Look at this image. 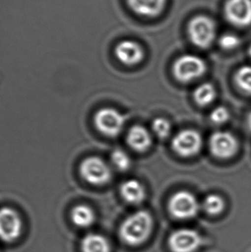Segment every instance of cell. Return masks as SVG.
Segmentation results:
<instances>
[{
	"instance_id": "cell-19",
	"label": "cell",
	"mask_w": 251,
	"mask_h": 252,
	"mask_svg": "<svg viewBox=\"0 0 251 252\" xmlns=\"http://www.w3.org/2000/svg\"><path fill=\"white\" fill-rule=\"evenodd\" d=\"M203 208L208 215H220L224 210V200L218 194H208L204 200Z\"/></svg>"
},
{
	"instance_id": "cell-26",
	"label": "cell",
	"mask_w": 251,
	"mask_h": 252,
	"mask_svg": "<svg viewBox=\"0 0 251 252\" xmlns=\"http://www.w3.org/2000/svg\"><path fill=\"white\" fill-rule=\"evenodd\" d=\"M249 53H250V55L251 56V46L250 47V49H249Z\"/></svg>"
},
{
	"instance_id": "cell-18",
	"label": "cell",
	"mask_w": 251,
	"mask_h": 252,
	"mask_svg": "<svg viewBox=\"0 0 251 252\" xmlns=\"http://www.w3.org/2000/svg\"><path fill=\"white\" fill-rule=\"evenodd\" d=\"M217 92L213 85L205 83L198 86L193 92V98L198 105L207 106L214 102L216 98Z\"/></svg>"
},
{
	"instance_id": "cell-4",
	"label": "cell",
	"mask_w": 251,
	"mask_h": 252,
	"mask_svg": "<svg viewBox=\"0 0 251 252\" xmlns=\"http://www.w3.org/2000/svg\"><path fill=\"white\" fill-rule=\"evenodd\" d=\"M207 69L206 63L196 55H186L177 60L173 66L174 75L180 82L188 83L199 79Z\"/></svg>"
},
{
	"instance_id": "cell-23",
	"label": "cell",
	"mask_w": 251,
	"mask_h": 252,
	"mask_svg": "<svg viewBox=\"0 0 251 252\" xmlns=\"http://www.w3.org/2000/svg\"><path fill=\"white\" fill-rule=\"evenodd\" d=\"M211 121L215 124H223L227 122L230 118V113L228 109L224 107L220 106L217 107L212 111L210 115Z\"/></svg>"
},
{
	"instance_id": "cell-16",
	"label": "cell",
	"mask_w": 251,
	"mask_h": 252,
	"mask_svg": "<svg viewBox=\"0 0 251 252\" xmlns=\"http://www.w3.org/2000/svg\"><path fill=\"white\" fill-rule=\"evenodd\" d=\"M81 248L83 252H111L108 240L99 234H89L85 237Z\"/></svg>"
},
{
	"instance_id": "cell-5",
	"label": "cell",
	"mask_w": 251,
	"mask_h": 252,
	"mask_svg": "<svg viewBox=\"0 0 251 252\" xmlns=\"http://www.w3.org/2000/svg\"><path fill=\"white\" fill-rule=\"evenodd\" d=\"M95 126L105 136L116 137L122 133L125 125V117L112 108H104L95 113Z\"/></svg>"
},
{
	"instance_id": "cell-15",
	"label": "cell",
	"mask_w": 251,
	"mask_h": 252,
	"mask_svg": "<svg viewBox=\"0 0 251 252\" xmlns=\"http://www.w3.org/2000/svg\"><path fill=\"white\" fill-rule=\"evenodd\" d=\"M127 143L131 148L137 152H145L152 144L149 132L142 126H133L129 130Z\"/></svg>"
},
{
	"instance_id": "cell-12",
	"label": "cell",
	"mask_w": 251,
	"mask_h": 252,
	"mask_svg": "<svg viewBox=\"0 0 251 252\" xmlns=\"http://www.w3.org/2000/svg\"><path fill=\"white\" fill-rule=\"evenodd\" d=\"M116 57L125 65H132L141 62L144 51L141 46L133 41H123L116 46Z\"/></svg>"
},
{
	"instance_id": "cell-3",
	"label": "cell",
	"mask_w": 251,
	"mask_h": 252,
	"mask_svg": "<svg viewBox=\"0 0 251 252\" xmlns=\"http://www.w3.org/2000/svg\"><path fill=\"white\" fill-rule=\"evenodd\" d=\"M79 171L85 181L95 186L108 184L112 177L110 167L98 157H89L84 159L79 166Z\"/></svg>"
},
{
	"instance_id": "cell-20",
	"label": "cell",
	"mask_w": 251,
	"mask_h": 252,
	"mask_svg": "<svg viewBox=\"0 0 251 252\" xmlns=\"http://www.w3.org/2000/svg\"><path fill=\"white\" fill-rule=\"evenodd\" d=\"M235 80L242 91L251 94V65H245L238 69Z\"/></svg>"
},
{
	"instance_id": "cell-22",
	"label": "cell",
	"mask_w": 251,
	"mask_h": 252,
	"mask_svg": "<svg viewBox=\"0 0 251 252\" xmlns=\"http://www.w3.org/2000/svg\"><path fill=\"white\" fill-rule=\"evenodd\" d=\"M153 132L160 139H164L170 135L171 131L170 123L164 118H156L152 124Z\"/></svg>"
},
{
	"instance_id": "cell-9",
	"label": "cell",
	"mask_w": 251,
	"mask_h": 252,
	"mask_svg": "<svg viewBox=\"0 0 251 252\" xmlns=\"http://www.w3.org/2000/svg\"><path fill=\"white\" fill-rule=\"evenodd\" d=\"M22 220L14 209L0 208V239L13 242L22 232Z\"/></svg>"
},
{
	"instance_id": "cell-13",
	"label": "cell",
	"mask_w": 251,
	"mask_h": 252,
	"mask_svg": "<svg viewBox=\"0 0 251 252\" xmlns=\"http://www.w3.org/2000/svg\"><path fill=\"white\" fill-rule=\"evenodd\" d=\"M129 6L134 12L144 17H156L166 4V0H127Z\"/></svg>"
},
{
	"instance_id": "cell-24",
	"label": "cell",
	"mask_w": 251,
	"mask_h": 252,
	"mask_svg": "<svg viewBox=\"0 0 251 252\" xmlns=\"http://www.w3.org/2000/svg\"><path fill=\"white\" fill-rule=\"evenodd\" d=\"M240 44L239 38L234 34H223L220 39V45L222 48L225 50H231L238 47Z\"/></svg>"
},
{
	"instance_id": "cell-6",
	"label": "cell",
	"mask_w": 251,
	"mask_h": 252,
	"mask_svg": "<svg viewBox=\"0 0 251 252\" xmlns=\"http://www.w3.org/2000/svg\"><path fill=\"white\" fill-rule=\"evenodd\" d=\"M200 205L196 198L188 191H179L169 201V211L179 220L192 219L198 214Z\"/></svg>"
},
{
	"instance_id": "cell-21",
	"label": "cell",
	"mask_w": 251,
	"mask_h": 252,
	"mask_svg": "<svg viewBox=\"0 0 251 252\" xmlns=\"http://www.w3.org/2000/svg\"><path fill=\"white\" fill-rule=\"evenodd\" d=\"M111 161H112L114 166L117 170H128L131 166V158L128 154L121 149H116L111 154Z\"/></svg>"
},
{
	"instance_id": "cell-17",
	"label": "cell",
	"mask_w": 251,
	"mask_h": 252,
	"mask_svg": "<svg viewBox=\"0 0 251 252\" xmlns=\"http://www.w3.org/2000/svg\"><path fill=\"white\" fill-rule=\"evenodd\" d=\"M71 218L75 225L79 227H88L95 220V214L88 206L78 205L72 209Z\"/></svg>"
},
{
	"instance_id": "cell-11",
	"label": "cell",
	"mask_w": 251,
	"mask_h": 252,
	"mask_svg": "<svg viewBox=\"0 0 251 252\" xmlns=\"http://www.w3.org/2000/svg\"><path fill=\"white\" fill-rule=\"evenodd\" d=\"M224 14L231 24L247 27L251 24V0H228Z\"/></svg>"
},
{
	"instance_id": "cell-25",
	"label": "cell",
	"mask_w": 251,
	"mask_h": 252,
	"mask_svg": "<svg viewBox=\"0 0 251 252\" xmlns=\"http://www.w3.org/2000/svg\"><path fill=\"white\" fill-rule=\"evenodd\" d=\"M247 125H248V127L251 131V112L250 113L248 118H247Z\"/></svg>"
},
{
	"instance_id": "cell-1",
	"label": "cell",
	"mask_w": 251,
	"mask_h": 252,
	"mask_svg": "<svg viewBox=\"0 0 251 252\" xmlns=\"http://www.w3.org/2000/svg\"><path fill=\"white\" fill-rule=\"evenodd\" d=\"M153 227V217L148 212L140 210L123 221L120 228V236L129 246H139L148 239Z\"/></svg>"
},
{
	"instance_id": "cell-14",
	"label": "cell",
	"mask_w": 251,
	"mask_h": 252,
	"mask_svg": "<svg viewBox=\"0 0 251 252\" xmlns=\"http://www.w3.org/2000/svg\"><path fill=\"white\" fill-rule=\"evenodd\" d=\"M121 194L130 204H140L146 198V189L139 181L130 179L123 183L121 187Z\"/></svg>"
},
{
	"instance_id": "cell-2",
	"label": "cell",
	"mask_w": 251,
	"mask_h": 252,
	"mask_svg": "<svg viewBox=\"0 0 251 252\" xmlns=\"http://www.w3.org/2000/svg\"><path fill=\"white\" fill-rule=\"evenodd\" d=\"M188 34L193 44L200 48L210 47L216 36V25L206 16H198L190 21Z\"/></svg>"
},
{
	"instance_id": "cell-8",
	"label": "cell",
	"mask_w": 251,
	"mask_h": 252,
	"mask_svg": "<svg viewBox=\"0 0 251 252\" xmlns=\"http://www.w3.org/2000/svg\"><path fill=\"white\" fill-rule=\"evenodd\" d=\"M202 138L194 130H184L177 133L172 140L173 150L183 157H191L200 152Z\"/></svg>"
},
{
	"instance_id": "cell-10",
	"label": "cell",
	"mask_w": 251,
	"mask_h": 252,
	"mask_svg": "<svg viewBox=\"0 0 251 252\" xmlns=\"http://www.w3.org/2000/svg\"><path fill=\"white\" fill-rule=\"evenodd\" d=\"M211 152L219 158L232 157L238 150V140L229 132L217 131L212 134L209 140Z\"/></svg>"
},
{
	"instance_id": "cell-7",
	"label": "cell",
	"mask_w": 251,
	"mask_h": 252,
	"mask_svg": "<svg viewBox=\"0 0 251 252\" xmlns=\"http://www.w3.org/2000/svg\"><path fill=\"white\" fill-rule=\"evenodd\" d=\"M201 244V236L193 229H179L169 238V246L172 252H194Z\"/></svg>"
}]
</instances>
